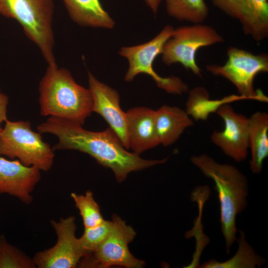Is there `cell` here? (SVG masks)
Segmentation results:
<instances>
[{
	"mask_svg": "<svg viewBox=\"0 0 268 268\" xmlns=\"http://www.w3.org/2000/svg\"><path fill=\"white\" fill-rule=\"evenodd\" d=\"M41 133L56 135L58 142L52 146L55 150H73L85 153L101 165L110 169L118 183H122L132 172L141 171L165 163L167 158L148 160L128 150L110 128L101 132L84 129L74 122L50 117L37 127Z\"/></svg>",
	"mask_w": 268,
	"mask_h": 268,
	"instance_id": "1",
	"label": "cell"
},
{
	"mask_svg": "<svg viewBox=\"0 0 268 268\" xmlns=\"http://www.w3.org/2000/svg\"><path fill=\"white\" fill-rule=\"evenodd\" d=\"M190 160L206 177L214 182L220 202L221 232L229 254L237 240L236 216L247 206V178L234 166L219 163L206 154L193 155Z\"/></svg>",
	"mask_w": 268,
	"mask_h": 268,
	"instance_id": "2",
	"label": "cell"
},
{
	"mask_svg": "<svg viewBox=\"0 0 268 268\" xmlns=\"http://www.w3.org/2000/svg\"><path fill=\"white\" fill-rule=\"evenodd\" d=\"M40 112L43 116L67 119L83 125L93 112L89 88L78 84L68 70L48 66L39 83Z\"/></svg>",
	"mask_w": 268,
	"mask_h": 268,
	"instance_id": "3",
	"label": "cell"
},
{
	"mask_svg": "<svg viewBox=\"0 0 268 268\" xmlns=\"http://www.w3.org/2000/svg\"><path fill=\"white\" fill-rule=\"evenodd\" d=\"M41 134L32 130L28 121L7 120L0 132V155L41 171H49L54 163V150Z\"/></svg>",
	"mask_w": 268,
	"mask_h": 268,
	"instance_id": "4",
	"label": "cell"
},
{
	"mask_svg": "<svg viewBox=\"0 0 268 268\" xmlns=\"http://www.w3.org/2000/svg\"><path fill=\"white\" fill-rule=\"evenodd\" d=\"M10 18L21 25L25 34L40 49L49 66H56L52 29L53 0H1Z\"/></svg>",
	"mask_w": 268,
	"mask_h": 268,
	"instance_id": "5",
	"label": "cell"
},
{
	"mask_svg": "<svg viewBox=\"0 0 268 268\" xmlns=\"http://www.w3.org/2000/svg\"><path fill=\"white\" fill-rule=\"evenodd\" d=\"M227 55L228 60L224 65H206V70L227 79L236 86L239 95L246 99L268 102L262 91L255 90L254 87L256 76L260 72L268 71V55H254L232 46L227 49Z\"/></svg>",
	"mask_w": 268,
	"mask_h": 268,
	"instance_id": "6",
	"label": "cell"
},
{
	"mask_svg": "<svg viewBox=\"0 0 268 268\" xmlns=\"http://www.w3.org/2000/svg\"><path fill=\"white\" fill-rule=\"evenodd\" d=\"M174 28L166 25L153 39L144 44L133 47H122L119 54L126 57L129 63L125 80L132 81L139 73L150 76L157 86L168 93L182 94L188 89V85L179 77L171 76L162 77L154 70L152 64L156 57L161 54L166 42L171 36Z\"/></svg>",
	"mask_w": 268,
	"mask_h": 268,
	"instance_id": "7",
	"label": "cell"
},
{
	"mask_svg": "<svg viewBox=\"0 0 268 268\" xmlns=\"http://www.w3.org/2000/svg\"><path fill=\"white\" fill-rule=\"evenodd\" d=\"M223 42V38L208 25L199 23L181 26L174 29L164 44L162 59L167 66L179 63L187 70L201 76V69L196 61L197 51L201 47Z\"/></svg>",
	"mask_w": 268,
	"mask_h": 268,
	"instance_id": "8",
	"label": "cell"
},
{
	"mask_svg": "<svg viewBox=\"0 0 268 268\" xmlns=\"http://www.w3.org/2000/svg\"><path fill=\"white\" fill-rule=\"evenodd\" d=\"M112 226L107 237L99 247L80 262L78 267L108 268L118 266L126 268H141L145 262L135 258L128 246L136 232L119 216L114 214Z\"/></svg>",
	"mask_w": 268,
	"mask_h": 268,
	"instance_id": "9",
	"label": "cell"
},
{
	"mask_svg": "<svg viewBox=\"0 0 268 268\" xmlns=\"http://www.w3.org/2000/svg\"><path fill=\"white\" fill-rule=\"evenodd\" d=\"M57 242L51 248L39 251L32 258L38 268H75L86 256L80 239L75 235L76 225L73 216L51 220Z\"/></svg>",
	"mask_w": 268,
	"mask_h": 268,
	"instance_id": "10",
	"label": "cell"
},
{
	"mask_svg": "<svg viewBox=\"0 0 268 268\" xmlns=\"http://www.w3.org/2000/svg\"><path fill=\"white\" fill-rule=\"evenodd\" d=\"M216 114L223 120L224 129L213 131L212 142L237 162L244 161L248 153V118L236 112L228 104L219 107Z\"/></svg>",
	"mask_w": 268,
	"mask_h": 268,
	"instance_id": "11",
	"label": "cell"
},
{
	"mask_svg": "<svg viewBox=\"0 0 268 268\" xmlns=\"http://www.w3.org/2000/svg\"><path fill=\"white\" fill-rule=\"evenodd\" d=\"M88 76V88L93 99V112L100 115L107 122L124 146L129 149L126 114L120 107L119 93L90 72Z\"/></svg>",
	"mask_w": 268,
	"mask_h": 268,
	"instance_id": "12",
	"label": "cell"
},
{
	"mask_svg": "<svg viewBox=\"0 0 268 268\" xmlns=\"http://www.w3.org/2000/svg\"><path fill=\"white\" fill-rule=\"evenodd\" d=\"M213 4L238 20L246 35L261 41L268 36L267 0H212Z\"/></svg>",
	"mask_w": 268,
	"mask_h": 268,
	"instance_id": "13",
	"label": "cell"
},
{
	"mask_svg": "<svg viewBox=\"0 0 268 268\" xmlns=\"http://www.w3.org/2000/svg\"><path fill=\"white\" fill-rule=\"evenodd\" d=\"M41 178V170L17 159L0 155V194L14 197L26 204L33 200L32 193Z\"/></svg>",
	"mask_w": 268,
	"mask_h": 268,
	"instance_id": "14",
	"label": "cell"
},
{
	"mask_svg": "<svg viewBox=\"0 0 268 268\" xmlns=\"http://www.w3.org/2000/svg\"><path fill=\"white\" fill-rule=\"evenodd\" d=\"M129 149L139 155L160 144L157 135L155 110L135 107L126 112Z\"/></svg>",
	"mask_w": 268,
	"mask_h": 268,
	"instance_id": "15",
	"label": "cell"
},
{
	"mask_svg": "<svg viewBox=\"0 0 268 268\" xmlns=\"http://www.w3.org/2000/svg\"><path fill=\"white\" fill-rule=\"evenodd\" d=\"M155 122L160 144L168 146L176 142L194 122L186 111L176 107L163 105L155 110Z\"/></svg>",
	"mask_w": 268,
	"mask_h": 268,
	"instance_id": "16",
	"label": "cell"
},
{
	"mask_svg": "<svg viewBox=\"0 0 268 268\" xmlns=\"http://www.w3.org/2000/svg\"><path fill=\"white\" fill-rule=\"evenodd\" d=\"M248 148L251 152L250 167L254 174L261 173L268 156V114L257 111L248 118Z\"/></svg>",
	"mask_w": 268,
	"mask_h": 268,
	"instance_id": "17",
	"label": "cell"
},
{
	"mask_svg": "<svg viewBox=\"0 0 268 268\" xmlns=\"http://www.w3.org/2000/svg\"><path fill=\"white\" fill-rule=\"evenodd\" d=\"M71 18L81 26L112 28L115 22L99 0H62Z\"/></svg>",
	"mask_w": 268,
	"mask_h": 268,
	"instance_id": "18",
	"label": "cell"
},
{
	"mask_svg": "<svg viewBox=\"0 0 268 268\" xmlns=\"http://www.w3.org/2000/svg\"><path fill=\"white\" fill-rule=\"evenodd\" d=\"M246 99L240 95H231L220 99H209L207 90L203 87H196L189 92L186 111L196 120H206L209 114L216 112L220 106L231 102Z\"/></svg>",
	"mask_w": 268,
	"mask_h": 268,
	"instance_id": "19",
	"label": "cell"
},
{
	"mask_svg": "<svg viewBox=\"0 0 268 268\" xmlns=\"http://www.w3.org/2000/svg\"><path fill=\"white\" fill-rule=\"evenodd\" d=\"M240 233L238 242V248L236 253L229 260L217 262L211 259L204 263L202 268H260L266 263V259L257 254L252 246L247 241L243 231Z\"/></svg>",
	"mask_w": 268,
	"mask_h": 268,
	"instance_id": "20",
	"label": "cell"
},
{
	"mask_svg": "<svg viewBox=\"0 0 268 268\" xmlns=\"http://www.w3.org/2000/svg\"><path fill=\"white\" fill-rule=\"evenodd\" d=\"M165 3L168 14L179 20L201 23L208 15L204 0H165Z\"/></svg>",
	"mask_w": 268,
	"mask_h": 268,
	"instance_id": "21",
	"label": "cell"
},
{
	"mask_svg": "<svg viewBox=\"0 0 268 268\" xmlns=\"http://www.w3.org/2000/svg\"><path fill=\"white\" fill-rule=\"evenodd\" d=\"M70 197L79 211L84 228L94 227L104 221L100 207L95 201L91 191H87L84 195L71 193Z\"/></svg>",
	"mask_w": 268,
	"mask_h": 268,
	"instance_id": "22",
	"label": "cell"
},
{
	"mask_svg": "<svg viewBox=\"0 0 268 268\" xmlns=\"http://www.w3.org/2000/svg\"><path fill=\"white\" fill-rule=\"evenodd\" d=\"M32 258L0 235V268H36Z\"/></svg>",
	"mask_w": 268,
	"mask_h": 268,
	"instance_id": "23",
	"label": "cell"
},
{
	"mask_svg": "<svg viewBox=\"0 0 268 268\" xmlns=\"http://www.w3.org/2000/svg\"><path fill=\"white\" fill-rule=\"evenodd\" d=\"M112 223V220H104L97 226L84 228L83 233L79 239L86 252V256L96 250L104 242L111 231Z\"/></svg>",
	"mask_w": 268,
	"mask_h": 268,
	"instance_id": "24",
	"label": "cell"
},
{
	"mask_svg": "<svg viewBox=\"0 0 268 268\" xmlns=\"http://www.w3.org/2000/svg\"><path fill=\"white\" fill-rule=\"evenodd\" d=\"M8 104V96L2 93L0 89V132L2 128V124L8 120L7 117Z\"/></svg>",
	"mask_w": 268,
	"mask_h": 268,
	"instance_id": "25",
	"label": "cell"
},
{
	"mask_svg": "<svg viewBox=\"0 0 268 268\" xmlns=\"http://www.w3.org/2000/svg\"><path fill=\"white\" fill-rule=\"evenodd\" d=\"M148 6L152 9L154 13H156L162 0H144Z\"/></svg>",
	"mask_w": 268,
	"mask_h": 268,
	"instance_id": "26",
	"label": "cell"
},
{
	"mask_svg": "<svg viewBox=\"0 0 268 268\" xmlns=\"http://www.w3.org/2000/svg\"><path fill=\"white\" fill-rule=\"evenodd\" d=\"M0 14L7 18H10V14L1 0H0Z\"/></svg>",
	"mask_w": 268,
	"mask_h": 268,
	"instance_id": "27",
	"label": "cell"
}]
</instances>
